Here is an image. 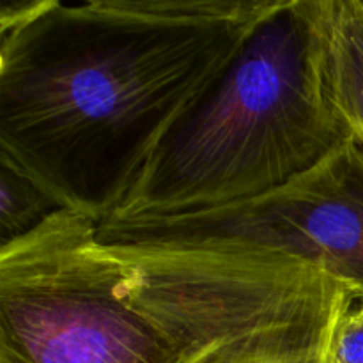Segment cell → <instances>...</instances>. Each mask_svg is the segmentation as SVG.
Returning a JSON list of instances; mask_svg holds the SVG:
<instances>
[{"instance_id":"cell-1","label":"cell","mask_w":363,"mask_h":363,"mask_svg":"<svg viewBox=\"0 0 363 363\" xmlns=\"http://www.w3.org/2000/svg\"><path fill=\"white\" fill-rule=\"evenodd\" d=\"M354 298L300 259L103 241L62 209L0 248V363H323Z\"/></svg>"},{"instance_id":"cell-2","label":"cell","mask_w":363,"mask_h":363,"mask_svg":"<svg viewBox=\"0 0 363 363\" xmlns=\"http://www.w3.org/2000/svg\"><path fill=\"white\" fill-rule=\"evenodd\" d=\"M277 2H4L0 160L105 222Z\"/></svg>"},{"instance_id":"cell-3","label":"cell","mask_w":363,"mask_h":363,"mask_svg":"<svg viewBox=\"0 0 363 363\" xmlns=\"http://www.w3.org/2000/svg\"><path fill=\"white\" fill-rule=\"evenodd\" d=\"M332 11L333 0H279L105 222L245 202L307 172L346 142L351 135L326 78Z\"/></svg>"},{"instance_id":"cell-4","label":"cell","mask_w":363,"mask_h":363,"mask_svg":"<svg viewBox=\"0 0 363 363\" xmlns=\"http://www.w3.org/2000/svg\"><path fill=\"white\" fill-rule=\"evenodd\" d=\"M98 238L273 252L308 262L363 296V147L350 137L311 170L259 197L172 218L103 222Z\"/></svg>"},{"instance_id":"cell-5","label":"cell","mask_w":363,"mask_h":363,"mask_svg":"<svg viewBox=\"0 0 363 363\" xmlns=\"http://www.w3.org/2000/svg\"><path fill=\"white\" fill-rule=\"evenodd\" d=\"M326 78L333 106L363 147V0H333Z\"/></svg>"},{"instance_id":"cell-6","label":"cell","mask_w":363,"mask_h":363,"mask_svg":"<svg viewBox=\"0 0 363 363\" xmlns=\"http://www.w3.org/2000/svg\"><path fill=\"white\" fill-rule=\"evenodd\" d=\"M62 209L45 188L0 160V248L30 234Z\"/></svg>"},{"instance_id":"cell-7","label":"cell","mask_w":363,"mask_h":363,"mask_svg":"<svg viewBox=\"0 0 363 363\" xmlns=\"http://www.w3.org/2000/svg\"><path fill=\"white\" fill-rule=\"evenodd\" d=\"M323 363H363V296L354 298L337 319Z\"/></svg>"},{"instance_id":"cell-8","label":"cell","mask_w":363,"mask_h":363,"mask_svg":"<svg viewBox=\"0 0 363 363\" xmlns=\"http://www.w3.org/2000/svg\"><path fill=\"white\" fill-rule=\"evenodd\" d=\"M314 363H321V362H314Z\"/></svg>"}]
</instances>
